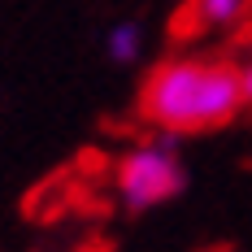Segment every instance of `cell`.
<instances>
[{
  "label": "cell",
  "mask_w": 252,
  "mask_h": 252,
  "mask_svg": "<svg viewBox=\"0 0 252 252\" xmlns=\"http://www.w3.org/2000/svg\"><path fill=\"white\" fill-rule=\"evenodd\" d=\"M248 109L239 61L218 52H174L157 61L139 87V118L148 130L165 135H204L235 122Z\"/></svg>",
  "instance_id": "1"
},
{
  "label": "cell",
  "mask_w": 252,
  "mask_h": 252,
  "mask_svg": "<svg viewBox=\"0 0 252 252\" xmlns=\"http://www.w3.org/2000/svg\"><path fill=\"white\" fill-rule=\"evenodd\" d=\"M109 191L126 213H152L187 191V157L183 139L165 130H148L130 139L109 165Z\"/></svg>",
  "instance_id": "2"
},
{
  "label": "cell",
  "mask_w": 252,
  "mask_h": 252,
  "mask_svg": "<svg viewBox=\"0 0 252 252\" xmlns=\"http://www.w3.org/2000/svg\"><path fill=\"white\" fill-rule=\"evenodd\" d=\"M248 0H187V9L178 13V31L183 35H213V31H230L244 22Z\"/></svg>",
  "instance_id": "3"
},
{
  "label": "cell",
  "mask_w": 252,
  "mask_h": 252,
  "mask_svg": "<svg viewBox=\"0 0 252 252\" xmlns=\"http://www.w3.org/2000/svg\"><path fill=\"white\" fill-rule=\"evenodd\" d=\"M104 57L113 61V65H135L139 57H144V26L139 22H113L104 31Z\"/></svg>",
  "instance_id": "4"
},
{
  "label": "cell",
  "mask_w": 252,
  "mask_h": 252,
  "mask_svg": "<svg viewBox=\"0 0 252 252\" xmlns=\"http://www.w3.org/2000/svg\"><path fill=\"white\" fill-rule=\"evenodd\" d=\"M239 78H244V96H248V104H252V48L239 57Z\"/></svg>",
  "instance_id": "5"
}]
</instances>
